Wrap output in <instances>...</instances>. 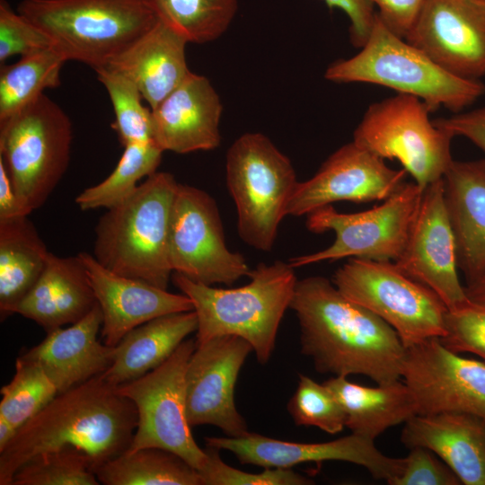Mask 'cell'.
Instances as JSON below:
<instances>
[{
	"label": "cell",
	"mask_w": 485,
	"mask_h": 485,
	"mask_svg": "<svg viewBox=\"0 0 485 485\" xmlns=\"http://www.w3.org/2000/svg\"><path fill=\"white\" fill-rule=\"evenodd\" d=\"M289 308L298 320L301 353L318 372L362 375L376 384L401 379L405 347L398 333L332 281L321 276L297 279Z\"/></svg>",
	"instance_id": "obj_1"
},
{
	"label": "cell",
	"mask_w": 485,
	"mask_h": 485,
	"mask_svg": "<svg viewBox=\"0 0 485 485\" xmlns=\"http://www.w3.org/2000/svg\"><path fill=\"white\" fill-rule=\"evenodd\" d=\"M137 423L134 403L101 375L59 392L0 450V485L31 458L66 446L84 451L95 471L128 449Z\"/></svg>",
	"instance_id": "obj_2"
},
{
	"label": "cell",
	"mask_w": 485,
	"mask_h": 485,
	"mask_svg": "<svg viewBox=\"0 0 485 485\" xmlns=\"http://www.w3.org/2000/svg\"><path fill=\"white\" fill-rule=\"evenodd\" d=\"M294 269L281 260L260 263L251 270L250 282L234 288L215 287L173 272V284L191 300L197 315L196 346L216 337L238 336L251 345L257 360L266 364L295 293Z\"/></svg>",
	"instance_id": "obj_3"
},
{
	"label": "cell",
	"mask_w": 485,
	"mask_h": 485,
	"mask_svg": "<svg viewBox=\"0 0 485 485\" xmlns=\"http://www.w3.org/2000/svg\"><path fill=\"white\" fill-rule=\"evenodd\" d=\"M178 183L172 173L155 172L108 208L94 228L95 260L118 274L167 289L173 273L169 232Z\"/></svg>",
	"instance_id": "obj_4"
},
{
	"label": "cell",
	"mask_w": 485,
	"mask_h": 485,
	"mask_svg": "<svg viewBox=\"0 0 485 485\" xmlns=\"http://www.w3.org/2000/svg\"><path fill=\"white\" fill-rule=\"evenodd\" d=\"M324 77L337 84L366 83L412 95L431 112L445 107L463 111L485 93L481 80L459 77L396 35L377 13L370 35L357 54L331 64Z\"/></svg>",
	"instance_id": "obj_5"
},
{
	"label": "cell",
	"mask_w": 485,
	"mask_h": 485,
	"mask_svg": "<svg viewBox=\"0 0 485 485\" xmlns=\"http://www.w3.org/2000/svg\"><path fill=\"white\" fill-rule=\"evenodd\" d=\"M17 11L67 61L106 66L158 21L148 0H22Z\"/></svg>",
	"instance_id": "obj_6"
},
{
	"label": "cell",
	"mask_w": 485,
	"mask_h": 485,
	"mask_svg": "<svg viewBox=\"0 0 485 485\" xmlns=\"http://www.w3.org/2000/svg\"><path fill=\"white\" fill-rule=\"evenodd\" d=\"M225 181L240 238L256 250L271 251L298 183L291 161L264 134L245 133L227 150Z\"/></svg>",
	"instance_id": "obj_7"
},
{
	"label": "cell",
	"mask_w": 485,
	"mask_h": 485,
	"mask_svg": "<svg viewBox=\"0 0 485 485\" xmlns=\"http://www.w3.org/2000/svg\"><path fill=\"white\" fill-rule=\"evenodd\" d=\"M72 137L69 117L45 93L0 119V158L31 211L47 201L66 172Z\"/></svg>",
	"instance_id": "obj_8"
},
{
	"label": "cell",
	"mask_w": 485,
	"mask_h": 485,
	"mask_svg": "<svg viewBox=\"0 0 485 485\" xmlns=\"http://www.w3.org/2000/svg\"><path fill=\"white\" fill-rule=\"evenodd\" d=\"M430 112L420 99L397 93L367 108L352 141L384 160H397L424 190L442 179L454 161V136L436 126Z\"/></svg>",
	"instance_id": "obj_9"
},
{
	"label": "cell",
	"mask_w": 485,
	"mask_h": 485,
	"mask_svg": "<svg viewBox=\"0 0 485 485\" xmlns=\"http://www.w3.org/2000/svg\"><path fill=\"white\" fill-rule=\"evenodd\" d=\"M332 282L347 298L392 327L404 347L445 334L446 305L393 261L348 258Z\"/></svg>",
	"instance_id": "obj_10"
},
{
	"label": "cell",
	"mask_w": 485,
	"mask_h": 485,
	"mask_svg": "<svg viewBox=\"0 0 485 485\" xmlns=\"http://www.w3.org/2000/svg\"><path fill=\"white\" fill-rule=\"evenodd\" d=\"M422 192L415 181H405L381 205L366 211L340 213L329 205L311 212L306 216L307 229L315 234L332 231L335 239L323 250L291 258L289 264L295 269L343 258L395 261L405 246Z\"/></svg>",
	"instance_id": "obj_11"
},
{
	"label": "cell",
	"mask_w": 485,
	"mask_h": 485,
	"mask_svg": "<svg viewBox=\"0 0 485 485\" xmlns=\"http://www.w3.org/2000/svg\"><path fill=\"white\" fill-rule=\"evenodd\" d=\"M195 348V340H185L159 366L115 388L134 403L137 413L128 451L163 448L198 471L207 453L196 443L186 413V371Z\"/></svg>",
	"instance_id": "obj_12"
},
{
	"label": "cell",
	"mask_w": 485,
	"mask_h": 485,
	"mask_svg": "<svg viewBox=\"0 0 485 485\" xmlns=\"http://www.w3.org/2000/svg\"><path fill=\"white\" fill-rule=\"evenodd\" d=\"M169 261L172 272L209 286L232 285L251 270L242 254L227 247L216 200L182 183L172 207Z\"/></svg>",
	"instance_id": "obj_13"
},
{
	"label": "cell",
	"mask_w": 485,
	"mask_h": 485,
	"mask_svg": "<svg viewBox=\"0 0 485 485\" xmlns=\"http://www.w3.org/2000/svg\"><path fill=\"white\" fill-rule=\"evenodd\" d=\"M401 379L417 414L463 412L485 419V362L459 356L437 337L405 347Z\"/></svg>",
	"instance_id": "obj_14"
},
{
	"label": "cell",
	"mask_w": 485,
	"mask_h": 485,
	"mask_svg": "<svg viewBox=\"0 0 485 485\" xmlns=\"http://www.w3.org/2000/svg\"><path fill=\"white\" fill-rule=\"evenodd\" d=\"M393 262L402 273L433 290L448 310L469 301L458 276L456 241L443 178L423 190L405 246Z\"/></svg>",
	"instance_id": "obj_15"
},
{
	"label": "cell",
	"mask_w": 485,
	"mask_h": 485,
	"mask_svg": "<svg viewBox=\"0 0 485 485\" xmlns=\"http://www.w3.org/2000/svg\"><path fill=\"white\" fill-rule=\"evenodd\" d=\"M253 351L242 338L226 335L197 345L186 371V413L191 428L212 425L227 436L247 434L234 402L239 372Z\"/></svg>",
	"instance_id": "obj_16"
},
{
	"label": "cell",
	"mask_w": 485,
	"mask_h": 485,
	"mask_svg": "<svg viewBox=\"0 0 485 485\" xmlns=\"http://www.w3.org/2000/svg\"><path fill=\"white\" fill-rule=\"evenodd\" d=\"M351 141L331 154L310 179L297 183L287 216H303L339 201L384 200L404 182L406 171Z\"/></svg>",
	"instance_id": "obj_17"
},
{
	"label": "cell",
	"mask_w": 485,
	"mask_h": 485,
	"mask_svg": "<svg viewBox=\"0 0 485 485\" xmlns=\"http://www.w3.org/2000/svg\"><path fill=\"white\" fill-rule=\"evenodd\" d=\"M207 446L227 450L242 464L291 469L303 463L348 462L366 468L375 479L389 484L404 471L406 458L383 454L375 440L351 433L323 443L288 442L248 432L239 437H205Z\"/></svg>",
	"instance_id": "obj_18"
},
{
	"label": "cell",
	"mask_w": 485,
	"mask_h": 485,
	"mask_svg": "<svg viewBox=\"0 0 485 485\" xmlns=\"http://www.w3.org/2000/svg\"><path fill=\"white\" fill-rule=\"evenodd\" d=\"M405 40L446 71L485 77V0H426Z\"/></svg>",
	"instance_id": "obj_19"
},
{
	"label": "cell",
	"mask_w": 485,
	"mask_h": 485,
	"mask_svg": "<svg viewBox=\"0 0 485 485\" xmlns=\"http://www.w3.org/2000/svg\"><path fill=\"white\" fill-rule=\"evenodd\" d=\"M102 313V342L116 346L131 330L154 318L193 310L184 294H173L101 265L93 254L78 253Z\"/></svg>",
	"instance_id": "obj_20"
},
{
	"label": "cell",
	"mask_w": 485,
	"mask_h": 485,
	"mask_svg": "<svg viewBox=\"0 0 485 485\" xmlns=\"http://www.w3.org/2000/svg\"><path fill=\"white\" fill-rule=\"evenodd\" d=\"M152 110L153 139L177 154L216 149L221 143V99L204 75L188 77Z\"/></svg>",
	"instance_id": "obj_21"
},
{
	"label": "cell",
	"mask_w": 485,
	"mask_h": 485,
	"mask_svg": "<svg viewBox=\"0 0 485 485\" xmlns=\"http://www.w3.org/2000/svg\"><path fill=\"white\" fill-rule=\"evenodd\" d=\"M401 443L439 457L465 485H485V419L469 413L416 414L404 423Z\"/></svg>",
	"instance_id": "obj_22"
},
{
	"label": "cell",
	"mask_w": 485,
	"mask_h": 485,
	"mask_svg": "<svg viewBox=\"0 0 485 485\" xmlns=\"http://www.w3.org/2000/svg\"><path fill=\"white\" fill-rule=\"evenodd\" d=\"M102 324L97 304L80 321L47 332L46 338L26 350L57 388L58 393L103 374L113 359L114 347L101 342Z\"/></svg>",
	"instance_id": "obj_23"
},
{
	"label": "cell",
	"mask_w": 485,
	"mask_h": 485,
	"mask_svg": "<svg viewBox=\"0 0 485 485\" xmlns=\"http://www.w3.org/2000/svg\"><path fill=\"white\" fill-rule=\"evenodd\" d=\"M98 304L84 264L76 256L48 253L40 277L13 310L47 332L73 324Z\"/></svg>",
	"instance_id": "obj_24"
},
{
	"label": "cell",
	"mask_w": 485,
	"mask_h": 485,
	"mask_svg": "<svg viewBox=\"0 0 485 485\" xmlns=\"http://www.w3.org/2000/svg\"><path fill=\"white\" fill-rule=\"evenodd\" d=\"M188 43L158 18L149 31L104 66L129 78L153 110L191 73L186 60Z\"/></svg>",
	"instance_id": "obj_25"
},
{
	"label": "cell",
	"mask_w": 485,
	"mask_h": 485,
	"mask_svg": "<svg viewBox=\"0 0 485 485\" xmlns=\"http://www.w3.org/2000/svg\"><path fill=\"white\" fill-rule=\"evenodd\" d=\"M443 181L458 267L471 282L485 270V159L454 160Z\"/></svg>",
	"instance_id": "obj_26"
},
{
	"label": "cell",
	"mask_w": 485,
	"mask_h": 485,
	"mask_svg": "<svg viewBox=\"0 0 485 485\" xmlns=\"http://www.w3.org/2000/svg\"><path fill=\"white\" fill-rule=\"evenodd\" d=\"M198 328L195 312L165 314L128 332L114 346L113 359L101 377L116 387L163 364Z\"/></svg>",
	"instance_id": "obj_27"
},
{
	"label": "cell",
	"mask_w": 485,
	"mask_h": 485,
	"mask_svg": "<svg viewBox=\"0 0 485 485\" xmlns=\"http://www.w3.org/2000/svg\"><path fill=\"white\" fill-rule=\"evenodd\" d=\"M335 394L352 433L375 439L391 427L405 423L417 414L414 398L401 379L375 387L333 376L323 383Z\"/></svg>",
	"instance_id": "obj_28"
},
{
	"label": "cell",
	"mask_w": 485,
	"mask_h": 485,
	"mask_svg": "<svg viewBox=\"0 0 485 485\" xmlns=\"http://www.w3.org/2000/svg\"><path fill=\"white\" fill-rule=\"evenodd\" d=\"M49 251L26 216L0 219V315L13 310L43 272Z\"/></svg>",
	"instance_id": "obj_29"
},
{
	"label": "cell",
	"mask_w": 485,
	"mask_h": 485,
	"mask_svg": "<svg viewBox=\"0 0 485 485\" xmlns=\"http://www.w3.org/2000/svg\"><path fill=\"white\" fill-rule=\"evenodd\" d=\"M94 472L104 485H201L195 468L178 454L158 447L126 450Z\"/></svg>",
	"instance_id": "obj_30"
},
{
	"label": "cell",
	"mask_w": 485,
	"mask_h": 485,
	"mask_svg": "<svg viewBox=\"0 0 485 485\" xmlns=\"http://www.w3.org/2000/svg\"><path fill=\"white\" fill-rule=\"evenodd\" d=\"M67 60L54 48L28 56L0 67V119L36 100L48 88L60 85V73Z\"/></svg>",
	"instance_id": "obj_31"
},
{
	"label": "cell",
	"mask_w": 485,
	"mask_h": 485,
	"mask_svg": "<svg viewBox=\"0 0 485 485\" xmlns=\"http://www.w3.org/2000/svg\"><path fill=\"white\" fill-rule=\"evenodd\" d=\"M163 152L154 140L125 146L111 173L100 183L84 190L75 198V203L84 211L108 209L120 203L136 190L141 179L156 172Z\"/></svg>",
	"instance_id": "obj_32"
},
{
	"label": "cell",
	"mask_w": 485,
	"mask_h": 485,
	"mask_svg": "<svg viewBox=\"0 0 485 485\" xmlns=\"http://www.w3.org/2000/svg\"><path fill=\"white\" fill-rule=\"evenodd\" d=\"M157 17L190 43H207L221 37L238 9V0H148Z\"/></svg>",
	"instance_id": "obj_33"
},
{
	"label": "cell",
	"mask_w": 485,
	"mask_h": 485,
	"mask_svg": "<svg viewBox=\"0 0 485 485\" xmlns=\"http://www.w3.org/2000/svg\"><path fill=\"white\" fill-rule=\"evenodd\" d=\"M0 393V421L16 433L57 394L54 383L41 366L22 354L15 361V373Z\"/></svg>",
	"instance_id": "obj_34"
},
{
	"label": "cell",
	"mask_w": 485,
	"mask_h": 485,
	"mask_svg": "<svg viewBox=\"0 0 485 485\" xmlns=\"http://www.w3.org/2000/svg\"><path fill=\"white\" fill-rule=\"evenodd\" d=\"M98 80L105 87L115 119L111 128L116 131L120 144L125 146L136 142L153 139L152 110L142 101L137 86L121 73L107 66L94 69Z\"/></svg>",
	"instance_id": "obj_35"
},
{
	"label": "cell",
	"mask_w": 485,
	"mask_h": 485,
	"mask_svg": "<svg viewBox=\"0 0 485 485\" xmlns=\"http://www.w3.org/2000/svg\"><path fill=\"white\" fill-rule=\"evenodd\" d=\"M92 458L66 446L36 455L13 474L11 485H98Z\"/></svg>",
	"instance_id": "obj_36"
},
{
	"label": "cell",
	"mask_w": 485,
	"mask_h": 485,
	"mask_svg": "<svg viewBox=\"0 0 485 485\" xmlns=\"http://www.w3.org/2000/svg\"><path fill=\"white\" fill-rule=\"evenodd\" d=\"M287 410L297 426L316 427L335 435L346 427V414L339 400L324 384L299 375Z\"/></svg>",
	"instance_id": "obj_37"
},
{
	"label": "cell",
	"mask_w": 485,
	"mask_h": 485,
	"mask_svg": "<svg viewBox=\"0 0 485 485\" xmlns=\"http://www.w3.org/2000/svg\"><path fill=\"white\" fill-rule=\"evenodd\" d=\"M207 459L199 469L201 485H307L313 481L292 469L265 468L251 473L226 464L220 457L219 449L207 446Z\"/></svg>",
	"instance_id": "obj_38"
},
{
	"label": "cell",
	"mask_w": 485,
	"mask_h": 485,
	"mask_svg": "<svg viewBox=\"0 0 485 485\" xmlns=\"http://www.w3.org/2000/svg\"><path fill=\"white\" fill-rule=\"evenodd\" d=\"M439 339L450 350L473 353L485 362V306L469 300L448 310L445 334Z\"/></svg>",
	"instance_id": "obj_39"
},
{
	"label": "cell",
	"mask_w": 485,
	"mask_h": 485,
	"mask_svg": "<svg viewBox=\"0 0 485 485\" xmlns=\"http://www.w3.org/2000/svg\"><path fill=\"white\" fill-rule=\"evenodd\" d=\"M53 48L48 36L33 22L0 0V64L11 57Z\"/></svg>",
	"instance_id": "obj_40"
},
{
	"label": "cell",
	"mask_w": 485,
	"mask_h": 485,
	"mask_svg": "<svg viewBox=\"0 0 485 485\" xmlns=\"http://www.w3.org/2000/svg\"><path fill=\"white\" fill-rule=\"evenodd\" d=\"M402 473L392 480L391 485H458L456 474L430 450L413 447L405 457Z\"/></svg>",
	"instance_id": "obj_41"
},
{
	"label": "cell",
	"mask_w": 485,
	"mask_h": 485,
	"mask_svg": "<svg viewBox=\"0 0 485 485\" xmlns=\"http://www.w3.org/2000/svg\"><path fill=\"white\" fill-rule=\"evenodd\" d=\"M378 8L377 14L396 35L405 39L411 31L426 0H369Z\"/></svg>",
	"instance_id": "obj_42"
},
{
	"label": "cell",
	"mask_w": 485,
	"mask_h": 485,
	"mask_svg": "<svg viewBox=\"0 0 485 485\" xmlns=\"http://www.w3.org/2000/svg\"><path fill=\"white\" fill-rule=\"evenodd\" d=\"M330 8L343 11L349 22V37L354 47L361 48L373 28L376 12L369 0H323Z\"/></svg>",
	"instance_id": "obj_43"
},
{
	"label": "cell",
	"mask_w": 485,
	"mask_h": 485,
	"mask_svg": "<svg viewBox=\"0 0 485 485\" xmlns=\"http://www.w3.org/2000/svg\"><path fill=\"white\" fill-rule=\"evenodd\" d=\"M434 123L450 131L454 137L461 136L485 153V106L469 111H461L450 117L433 119Z\"/></svg>",
	"instance_id": "obj_44"
},
{
	"label": "cell",
	"mask_w": 485,
	"mask_h": 485,
	"mask_svg": "<svg viewBox=\"0 0 485 485\" xmlns=\"http://www.w3.org/2000/svg\"><path fill=\"white\" fill-rule=\"evenodd\" d=\"M32 211L19 198L0 158V219L29 216Z\"/></svg>",
	"instance_id": "obj_45"
},
{
	"label": "cell",
	"mask_w": 485,
	"mask_h": 485,
	"mask_svg": "<svg viewBox=\"0 0 485 485\" xmlns=\"http://www.w3.org/2000/svg\"><path fill=\"white\" fill-rule=\"evenodd\" d=\"M464 288L470 301L485 306V270Z\"/></svg>",
	"instance_id": "obj_46"
}]
</instances>
